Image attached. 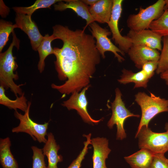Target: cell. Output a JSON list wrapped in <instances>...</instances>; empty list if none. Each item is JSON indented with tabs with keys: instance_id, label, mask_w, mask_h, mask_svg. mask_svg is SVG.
Wrapping results in <instances>:
<instances>
[{
	"instance_id": "obj_14",
	"label": "cell",
	"mask_w": 168,
	"mask_h": 168,
	"mask_svg": "<svg viewBox=\"0 0 168 168\" xmlns=\"http://www.w3.org/2000/svg\"><path fill=\"white\" fill-rule=\"evenodd\" d=\"M91 144L93 148V168H107L105 161L111 151L109 147L108 139L104 137L92 138Z\"/></svg>"
},
{
	"instance_id": "obj_8",
	"label": "cell",
	"mask_w": 168,
	"mask_h": 168,
	"mask_svg": "<svg viewBox=\"0 0 168 168\" xmlns=\"http://www.w3.org/2000/svg\"><path fill=\"white\" fill-rule=\"evenodd\" d=\"M89 26L92 35L96 40V47L101 57L105 58V52L110 51L114 54L119 62L124 61V59L118 53L123 55H124L125 53L114 45L108 37L112 34L111 31L107 29L102 28L95 21L91 23Z\"/></svg>"
},
{
	"instance_id": "obj_29",
	"label": "cell",
	"mask_w": 168,
	"mask_h": 168,
	"mask_svg": "<svg viewBox=\"0 0 168 168\" xmlns=\"http://www.w3.org/2000/svg\"><path fill=\"white\" fill-rule=\"evenodd\" d=\"M164 154H155L151 168H168V163Z\"/></svg>"
},
{
	"instance_id": "obj_34",
	"label": "cell",
	"mask_w": 168,
	"mask_h": 168,
	"mask_svg": "<svg viewBox=\"0 0 168 168\" xmlns=\"http://www.w3.org/2000/svg\"><path fill=\"white\" fill-rule=\"evenodd\" d=\"M165 5L164 7L165 11L168 9V0H165Z\"/></svg>"
},
{
	"instance_id": "obj_30",
	"label": "cell",
	"mask_w": 168,
	"mask_h": 168,
	"mask_svg": "<svg viewBox=\"0 0 168 168\" xmlns=\"http://www.w3.org/2000/svg\"><path fill=\"white\" fill-rule=\"evenodd\" d=\"M158 63V61H149L146 62L143 65L142 70L149 79L154 75V72L157 68Z\"/></svg>"
},
{
	"instance_id": "obj_36",
	"label": "cell",
	"mask_w": 168,
	"mask_h": 168,
	"mask_svg": "<svg viewBox=\"0 0 168 168\" xmlns=\"http://www.w3.org/2000/svg\"><path fill=\"white\" fill-rule=\"evenodd\" d=\"M166 161H167V162L168 163V159H167L166 158Z\"/></svg>"
},
{
	"instance_id": "obj_2",
	"label": "cell",
	"mask_w": 168,
	"mask_h": 168,
	"mask_svg": "<svg viewBox=\"0 0 168 168\" xmlns=\"http://www.w3.org/2000/svg\"><path fill=\"white\" fill-rule=\"evenodd\" d=\"M14 31L12 33V41L9 47L5 51L0 54V85L6 89H10L17 97L18 95L20 96L23 93L21 86L25 84L18 85L14 82L19 79V76L14 72L18 66L15 61L16 57L13 55L12 49L15 46L19 49L20 41Z\"/></svg>"
},
{
	"instance_id": "obj_35",
	"label": "cell",
	"mask_w": 168,
	"mask_h": 168,
	"mask_svg": "<svg viewBox=\"0 0 168 168\" xmlns=\"http://www.w3.org/2000/svg\"><path fill=\"white\" fill-rule=\"evenodd\" d=\"M165 129L166 131H168V123H167L165 125Z\"/></svg>"
},
{
	"instance_id": "obj_23",
	"label": "cell",
	"mask_w": 168,
	"mask_h": 168,
	"mask_svg": "<svg viewBox=\"0 0 168 168\" xmlns=\"http://www.w3.org/2000/svg\"><path fill=\"white\" fill-rule=\"evenodd\" d=\"M62 1L60 0H37L31 6L26 7H12L13 9L16 12L31 16L36 10L43 8L50 9L51 6Z\"/></svg>"
},
{
	"instance_id": "obj_17",
	"label": "cell",
	"mask_w": 168,
	"mask_h": 168,
	"mask_svg": "<svg viewBox=\"0 0 168 168\" xmlns=\"http://www.w3.org/2000/svg\"><path fill=\"white\" fill-rule=\"evenodd\" d=\"M47 136V141L42 149L43 154L48 159V165L47 168H58V163L63 160L62 156L58 154L60 149V146L57 144L52 133H48Z\"/></svg>"
},
{
	"instance_id": "obj_18",
	"label": "cell",
	"mask_w": 168,
	"mask_h": 168,
	"mask_svg": "<svg viewBox=\"0 0 168 168\" xmlns=\"http://www.w3.org/2000/svg\"><path fill=\"white\" fill-rule=\"evenodd\" d=\"M155 154L147 149H141L124 158L132 168H151Z\"/></svg>"
},
{
	"instance_id": "obj_20",
	"label": "cell",
	"mask_w": 168,
	"mask_h": 168,
	"mask_svg": "<svg viewBox=\"0 0 168 168\" xmlns=\"http://www.w3.org/2000/svg\"><path fill=\"white\" fill-rule=\"evenodd\" d=\"M11 142L9 137L0 139V161L3 168H19L16 161L10 150Z\"/></svg>"
},
{
	"instance_id": "obj_4",
	"label": "cell",
	"mask_w": 168,
	"mask_h": 168,
	"mask_svg": "<svg viewBox=\"0 0 168 168\" xmlns=\"http://www.w3.org/2000/svg\"><path fill=\"white\" fill-rule=\"evenodd\" d=\"M165 5V0H158L145 8H140L137 14L129 16L127 21L128 27L134 31L149 29L151 23L163 14Z\"/></svg>"
},
{
	"instance_id": "obj_12",
	"label": "cell",
	"mask_w": 168,
	"mask_h": 168,
	"mask_svg": "<svg viewBox=\"0 0 168 168\" xmlns=\"http://www.w3.org/2000/svg\"><path fill=\"white\" fill-rule=\"evenodd\" d=\"M126 36L133 45H145L161 50L162 37L149 29L139 31L130 30Z\"/></svg>"
},
{
	"instance_id": "obj_10",
	"label": "cell",
	"mask_w": 168,
	"mask_h": 168,
	"mask_svg": "<svg viewBox=\"0 0 168 168\" xmlns=\"http://www.w3.org/2000/svg\"><path fill=\"white\" fill-rule=\"evenodd\" d=\"M122 0H113V6L111 18L108 24L112 35V39L119 48L124 53H128L132 45V43L126 36L120 34L118 28V23L122 12Z\"/></svg>"
},
{
	"instance_id": "obj_13",
	"label": "cell",
	"mask_w": 168,
	"mask_h": 168,
	"mask_svg": "<svg viewBox=\"0 0 168 168\" xmlns=\"http://www.w3.org/2000/svg\"><path fill=\"white\" fill-rule=\"evenodd\" d=\"M130 59L138 69L149 61H158L160 54L158 51L142 45H132L127 53Z\"/></svg>"
},
{
	"instance_id": "obj_27",
	"label": "cell",
	"mask_w": 168,
	"mask_h": 168,
	"mask_svg": "<svg viewBox=\"0 0 168 168\" xmlns=\"http://www.w3.org/2000/svg\"><path fill=\"white\" fill-rule=\"evenodd\" d=\"M91 134L90 133L87 135L83 134V136L86 138V140L83 142L84 147L78 156L74 160L68 168H80L82 163L84 159L85 155L88 152L89 144H91Z\"/></svg>"
},
{
	"instance_id": "obj_3",
	"label": "cell",
	"mask_w": 168,
	"mask_h": 168,
	"mask_svg": "<svg viewBox=\"0 0 168 168\" xmlns=\"http://www.w3.org/2000/svg\"><path fill=\"white\" fill-rule=\"evenodd\" d=\"M135 101L140 106L142 116L137 132L143 126L148 127L150 121L158 114L168 111V100L150 93V96L140 92L135 95Z\"/></svg>"
},
{
	"instance_id": "obj_6",
	"label": "cell",
	"mask_w": 168,
	"mask_h": 168,
	"mask_svg": "<svg viewBox=\"0 0 168 168\" xmlns=\"http://www.w3.org/2000/svg\"><path fill=\"white\" fill-rule=\"evenodd\" d=\"M138 138L139 147L155 154H165L168 151V131L162 133L153 132L148 127H142L135 136Z\"/></svg>"
},
{
	"instance_id": "obj_26",
	"label": "cell",
	"mask_w": 168,
	"mask_h": 168,
	"mask_svg": "<svg viewBox=\"0 0 168 168\" xmlns=\"http://www.w3.org/2000/svg\"><path fill=\"white\" fill-rule=\"evenodd\" d=\"M16 28L15 24L12 23L2 19L0 21V52H1L4 47L9 40L10 34Z\"/></svg>"
},
{
	"instance_id": "obj_15",
	"label": "cell",
	"mask_w": 168,
	"mask_h": 168,
	"mask_svg": "<svg viewBox=\"0 0 168 168\" xmlns=\"http://www.w3.org/2000/svg\"><path fill=\"white\" fill-rule=\"evenodd\" d=\"M63 1L66 2L62 1L58 2L57 4H54V10L62 11L67 9H72L78 16L86 21V25L84 30L87 26L95 21L89 12V7L82 0H66Z\"/></svg>"
},
{
	"instance_id": "obj_19",
	"label": "cell",
	"mask_w": 168,
	"mask_h": 168,
	"mask_svg": "<svg viewBox=\"0 0 168 168\" xmlns=\"http://www.w3.org/2000/svg\"><path fill=\"white\" fill-rule=\"evenodd\" d=\"M120 78L118 80L120 83L126 84L130 82L135 83L134 88L142 87L146 88L149 79L144 72L141 70L134 73L132 71L124 69Z\"/></svg>"
},
{
	"instance_id": "obj_31",
	"label": "cell",
	"mask_w": 168,
	"mask_h": 168,
	"mask_svg": "<svg viewBox=\"0 0 168 168\" xmlns=\"http://www.w3.org/2000/svg\"><path fill=\"white\" fill-rule=\"evenodd\" d=\"M0 15L2 17H5L8 14L9 8L5 5L2 0H0Z\"/></svg>"
},
{
	"instance_id": "obj_16",
	"label": "cell",
	"mask_w": 168,
	"mask_h": 168,
	"mask_svg": "<svg viewBox=\"0 0 168 168\" xmlns=\"http://www.w3.org/2000/svg\"><path fill=\"white\" fill-rule=\"evenodd\" d=\"M113 6V0H99L89 7L91 15L94 21L108 24L110 20Z\"/></svg>"
},
{
	"instance_id": "obj_5",
	"label": "cell",
	"mask_w": 168,
	"mask_h": 168,
	"mask_svg": "<svg viewBox=\"0 0 168 168\" xmlns=\"http://www.w3.org/2000/svg\"><path fill=\"white\" fill-rule=\"evenodd\" d=\"M28 107L24 114L15 110L14 115L15 117L19 120V125L13 128L12 130V133H25L30 135L35 141L40 143H45L47 139V130L49 122H45L43 124H38L33 121L30 116V110L31 102L28 101Z\"/></svg>"
},
{
	"instance_id": "obj_33",
	"label": "cell",
	"mask_w": 168,
	"mask_h": 168,
	"mask_svg": "<svg viewBox=\"0 0 168 168\" xmlns=\"http://www.w3.org/2000/svg\"><path fill=\"white\" fill-rule=\"evenodd\" d=\"M99 0H82V1L86 5H93L97 2Z\"/></svg>"
},
{
	"instance_id": "obj_7",
	"label": "cell",
	"mask_w": 168,
	"mask_h": 168,
	"mask_svg": "<svg viewBox=\"0 0 168 168\" xmlns=\"http://www.w3.org/2000/svg\"><path fill=\"white\" fill-rule=\"evenodd\" d=\"M115 92V99L111 104L112 114L107 125L111 129L116 125L117 129L116 139L122 140L127 137L124 128L125 120L129 117H139L140 115L133 114L126 107L122 100V94L119 89L116 88Z\"/></svg>"
},
{
	"instance_id": "obj_25",
	"label": "cell",
	"mask_w": 168,
	"mask_h": 168,
	"mask_svg": "<svg viewBox=\"0 0 168 168\" xmlns=\"http://www.w3.org/2000/svg\"><path fill=\"white\" fill-rule=\"evenodd\" d=\"M162 41L163 46L156 71L157 74L168 71V35L162 37Z\"/></svg>"
},
{
	"instance_id": "obj_21",
	"label": "cell",
	"mask_w": 168,
	"mask_h": 168,
	"mask_svg": "<svg viewBox=\"0 0 168 168\" xmlns=\"http://www.w3.org/2000/svg\"><path fill=\"white\" fill-rule=\"evenodd\" d=\"M56 39L52 34L51 35L47 34L44 36L37 51H38L39 60L38 64V68L39 72L41 73L44 71L45 67V60L46 57L51 54H54V49L51 46V42Z\"/></svg>"
},
{
	"instance_id": "obj_11",
	"label": "cell",
	"mask_w": 168,
	"mask_h": 168,
	"mask_svg": "<svg viewBox=\"0 0 168 168\" xmlns=\"http://www.w3.org/2000/svg\"><path fill=\"white\" fill-rule=\"evenodd\" d=\"M15 21L16 28L20 29L27 35L32 49L37 51L44 36L40 33L35 23L32 20L31 16L16 13Z\"/></svg>"
},
{
	"instance_id": "obj_28",
	"label": "cell",
	"mask_w": 168,
	"mask_h": 168,
	"mask_svg": "<svg viewBox=\"0 0 168 168\" xmlns=\"http://www.w3.org/2000/svg\"><path fill=\"white\" fill-rule=\"evenodd\" d=\"M31 148L33 152L32 168H47L42 149L35 146Z\"/></svg>"
},
{
	"instance_id": "obj_32",
	"label": "cell",
	"mask_w": 168,
	"mask_h": 168,
	"mask_svg": "<svg viewBox=\"0 0 168 168\" xmlns=\"http://www.w3.org/2000/svg\"><path fill=\"white\" fill-rule=\"evenodd\" d=\"M161 78L165 80L166 85H168V71L160 74Z\"/></svg>"
},
{
	"instance_id": "obj_24",
	"label": "cell",
	"mask_w": 168,
	"mask_h": 168,
	"mask_svg": "<svg viewBox=\"0 0 168 168\" xmlns=\"http://www.w3.org/2000/svg\"><path fill=\"white\" fill-rule=\"evenodd\" d=\"M149 29L162 37L168 35V9L159 18L151 23Z\"/></svg>"
},
{
	"instance_id": "obj_1",
	"label": "cell",
	"mask_w": 168,
	"mask_h": 168,
	"mask_svg": "<svg viewBox=\"0 0 168 168\" xmlns=\"http://www.w3.org/2000/svg\"><path fill=\"white\" fill-rule=\"evenodd\" d=\"M53 28L55 37L63 43L61 48H54L55 69L59 79L67 80L61 85L52 84L51 87L64 96L79 92L90 85V79L100 62L101 55L96 47V41L84 29L73 30L60 25H55Z\"/></svg>"
},
{
	"instance_id": "obj_9",
	"label": "cell",
	"mask_w": 168,
	"mask_h": 168,
	"mask_svg": "<svg viewBox=\"0 0 168 168\" xmlns=\"http://www.w3.org/2000/svg\"><path fill=\"white\" fill-rule=\"evenodd\" d=\"M90 86V85L84 88L79 93L74 92L68 100L63 102L61 105L68 110H76L85 122L89 124H96L100 122L102 119H94L90 115L87 110L88 102L85 93Z\"/></svg>"
},
{
	"instance_id": "obj_22",
	"label": "cell",
	"mask_w": 168,
	"mask_h": 168,
	"mask_svg": "<svg viewBox=\"0 0 168 168\" xmlns=\"http://www.w3.org/2000/svg\"><path fill=\"white\" fill-rule=\"evenodd\" d=\"M28 101L25 96L24 92L16 99L9 98L5 93V89L0 86V104L5 106L10 109L16 110L19 109L25 112L28 107Z\"/></svg>"
}]
</instances>
